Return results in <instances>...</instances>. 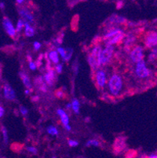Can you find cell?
Segmentation results:
<instances>
[{"label": "cell", "instance_id": "cell-38", "mask_svg": "<svg viewBox=\"0 0 157 158\" xmlns=\"http://www.w3.org/2000/svg\"><path fill=\"white\" fill-rule=\"evenodd\" d=\"M64 127L66 131H70L72 130V127L70 126V124H68V125L67 126H64Z\"/></svg>", "mask_w": 157, "mask_h": 158}, {"label": "cell", "instance_id": "cell-6", "mask_svg": "<svg viewBox=\"0 0 157 158\" xmlns=\"http://www.w3.org/2000/svg\"><path fill=\"white\" fill-rule=\"evenodd\" d=\"M95 81L99 89H103L107 84V75L103 69H97L95 72Z\"/></svg>", "mask_w": 157, "mask_h": 158}, {"label": "cell", "instance_id": "cell-40", "mask_svg": "<svg viewBox=\"0 0 157 158\" xmlns=\"http://www.w3.org/2000/svg\"><path fill=\"white\" fill-rule=\"evenodd\" d=\"M148 158H157V154H152L148 156Z\"/></svg>", "mask_w": 157, "mask_h": 158}, {"label": "cell", "instance_id": "cell-3", "mask_svg": "<svg viewBox=\"0 0 157 158\" xmlns=\"http://www.w3.org/2000/svg\"><path fill=\"white\" fill-rule=\"evenodd\" d=\"M151 74H152L151 70L147 67L146 62L144 60L135 64L134 75L137 78L145 80V79L149 78Z\"/></svg>", "mask_w": 157, "mask_h": 158}, {"label": "cell", "instance_id": "cell-19", "mask_svg": "<svg viewBox=\"0 0 157 158\" xmlns=\"http://www.w3.org/2000/svg\"><path fill=\"white\" fill-rule=\"evenodd\" d=\"M109 21L112 24H124L126 21V20L123 17H120V16L118 15H112V17H110L109 18Z\"/></svg>", "mask_w": 157, "mask_h": 158}, {"label": "cell", "instance_id": "cell-1", "mask_svg": "<svg viewBox=\"0 0 157 158\" xmlns=\"http://www.w3.org/2000/svg\"><path fill=\"white\" fill-rule=\"evenodd\" d=\"M108 87L111 94L113 96L119 95L123 89V77L118 73L112 75L108 81Z\"/></svg>", "mask_w": 157, "mask_h": 158}, {"label": "cell", "instance_id": "cell-36", "mask_svg": "<svg viewBox=\"0 0 157 158\" xmlns=\"http://www.w3.org/2000/svg\"><path fill=\"white\" fill-rule=\"evenodd\" d=\"M39 99V95H35L31 97V100H32L33 102H38Z\"/></svg>", "mask_w": 157, "mask_h": 158}, {"label": "cell", "instance_id": "cell-35", "mask_svg": "<svg viewBox=\"0 0 157 158\" xmlns=\"http://www.w3.org/2000/svg\"><path fill=\"white\" fill-rule=\"evenodd\" d=\"M42 47V44H40L39 42H35L34 44H33V47H34V50L35 51H39L40 48H41Z\"/></svg>", "mask_w": 157, "mask_h": 158}, {"label": "cell", "instance_id": "cell-32", "mask_svg": "<svg viewBox=\"0 0 157 158\" xmlns=\"http://www.w3.org/2000/svg\"><path fill=\"white\" fill-rule=\"evenodd\" d=\"M28 67H29L30 69L32 70V71H35V70L37 69L36 63L33 62V61H30V62L28 63Z\"/></svg>", "mask_w": 157, "mask_h": 158}, {"label": "cell", "instance_id": "cell-18", "mask_svg": "<svg viewBox=\"0 0 157 158\" xmlns=\"http://www.w3.org/2000/svg\"><path fill=\"white\" fill-rule=\"evenodd\" d=\"M87 61H88L89 64H90V68L93 69V71H97L98 69V64H97V59L95 58L94 57L91 55V54H89L88 56H87Z\"/></svg>", "mask_w": 157, "mask_h": 158}, {"label": "cell", "instance_id": "cell-45", "mask_svg": "<svg viewBox=\"0 0 157 158\" xmlns=\"http://www.w3.org/2000/svg\"><path fill=\"white\" fill-rule=\"evenodd\" d=\"M142 158H148V157H142Z\"/></svg>", "mask_w": 157, "mask_h": 158}, {"label": "cell", "instance_id": "cell-34", "mask_svg": "<svg viewBox=\"0 0 157 158\" xmlns=\"http://www.w3.org/2000/svg\"><path fill=\"white\" fill-rule=\"evenodd\" d=\"M55 94H56V96H57V98H64V93L63 92L62 90H60H60H56Z\"/></svg>", "mask_w": 157, "mask_h": 158}, {"label": "cell", "instance_id": "cell-29", "mask_svg": "<svg viewBox=\"0 0 157 158\" xmlns=\"http://www.w3.org/2000/svg\"><path fill=\"white\" fill-rule=\"evenodd\" d=\"M68 144L71 147H76V146L79 145V142L76 140H73V139H68Z\"/></svg>", "mask_w": 157, "mask_h": 158}, {"label": "cell", "instance_id": "cell-11", "mask_svg": "<svg viewBox=\"0 0 157 158\" xmlns=\"http://www.w3.org/2000/svg\"><path fill=\"white\" fill-rule=\"evenodd\" d=\"M3 92L4 97L7 100H14L16 98L15 92H14V89L9 85V84H5L3 87Z\"/></svg>", "mask_w": 157, "mask_h": 158}, {"label": "cell", "instance_id": "cell-17", "mask_svg": "<svg viewBox=\"0 0 157 158\" xmlns=\"http://www.w3.org/2000/svg\"><path fill=\"white\" fill-rule=\"evenodd\" d=\"M20 77H21V80H22V82H23V84H24V85L25 86V87H27L28 90H29V89H31L32 85H31V80H30L29 77H28V75L26 74L25 73L21 72V73H20Z\"/></svg>", "mask_w": 157, "mask_h": 158}, {"label": "cell", "instance_id": "cell-28", "mask_svg": "<svg viewBox=\"0 0 157 158\" xmlns=\"http://www.w3.org/2000/svg\"><path fill=\"white\" fill-rule=\"evenodd\" d=\"M2 135H3L4 143L6 144V143H8V134H7L6 128L5 127H2Z\"/></svg>", "mask_w": 157, "mask_h": 158}, {"label": "cell", "instance_id": "cell-24", "mask_svg": "<svg viewBox=\"0 0 157 158\" xmlns=\"http://www.w3.org/2000/svg\"><path fill=\"white\" fill-rule=\"evenodd\" d=\"M86 146H100V142L96 139H90V140H88L86 142Z\"/></svg>", "mask_w": 157, "mask_h": 158}, {"label": "cell", "instance_id": "cell-26", "mask_svg": "<svg viewBox=\"0 0 157 158\" xmlns=\"http://www.w3.org/2000/svg\"><path fill=\"white\" fill-rule=\"evenodd\" d=\"M66 54H65V58H64V61H68L69 60L71 59L72 55L73 54V50L72 48H67L65 49Z\"/></svg>", "mask_w": 157, "mask_h": 158}, {"label": "cell", "instance_id": "cell-16", "mask_svg": "<svg viewBox=\"0 0 157 158\" xmlns=\"http://www.w3.org/2000/svg\"><path fill=\"white\" fill-rule=\"evenodd\" d=\"M47 56H48V58L52 63L54 64H59V54L57 53V51H50V52L47 54Z\"/></svg>", "mask_w": 157, "mask_h": 158}, {"label": "cell", "instance_id": "cell-8", "mask_svg": "<svg viewBox=\"0 0 157 158\" xmlns=\"http://www.w3.org/2000/svg\"><path fill=\"white\" fill-rule=\"evenodd\" d=\"M2 24H3V28H5L6 31L7 32L10 36L14 37L16 36V29L15 28L13 25L12 22L8 18L5 17L3 18V21H2Z\"/></svg>", "mask_w": 157, "mask_h": 158}, {"label": "cell", "instance_id": "cell-44", "mask_svg": "<svg viewBox=\"0 0 157 158\" xmlns=\"http://www.w3.org/2000/svg\"><path fill=\"white\" fill-rule=\"evenodd\" d=\"M52 158H57V157H56V156H53V157H52Z\"/></svg>", "mask_w": 157, "mask_h": 158}, {"label": "cell", "instance_id": "cell-37", "mask_svg": "<svg viewBox=\"0 0 157 158\" xmlns=\"http://www.w3.org/2000/svg\"><path fill=\"white\" fill-rule=\"evenodd\" d=\"M4 112H5L4 111V109L2 107V106H0V117H2V116H3Z\"/></svg>", "mask_w": 157, "mask_h": 158}, {"label": "cell", "instance_id": "cell-20", "mask_svg": "<svg viewBox=\"0 0 157 158\" xmlns=\"http://www.w3.org/2000/svg\"><path fill=\"white\" fill-rule=\"evenodd\" d=\"M24 34L26 36L32 37L35 35V29L33 27L31 26V24L25 23L24 25Z\"/></svg>", "mask_w": 157, "mask_h": 158}, {"label": "cell", "instance_id": "cell-22", "mask_svg": "<svg viewBox=\"0 0 157 158\" xmlns=\"http://www.w3.org/2000/svg\"><path fill=\"white\" fill-rule=\"evenodd\" d=\"M157 60V47L155 48H152L151 50L150 54L148 56V61L149 62H155Z\"/></svg>", "mask_w": 157, "mask_h": 158}, {"label": "cell", "instance_id": "cell-7", "mask_svg": "<svg viewBox=\"0 0 157 158\" xmlns=\"http://www.w3.org/2000/svg\"><path fill=\"white\" fill-rule=\"evenodd\" d=\"M44 79V81L47 84V85L52 87L54 85V83H55L56 80V73L55 70L54 69H47V72L46 73V74L44 75L43 77Z\"/></svg>", "mask_w": 157, "mask_h": 158}, {"label": "cell", "instance_id": "cell-43", "mask_svg": "<svg viewBox=\"0 0 157 158\" xmlns=\"http://www.w3.org/2000/svg\"><path fill=\"white\" fill-rule=\"evenodd\" d=\"M24 92H25L26 94H28L30 93V90L28 89V90H25V91H24Z\"/></svg>", "mask_w": 157, "mask_h": 158}, {"label": "cell", "instance_id": "cell-31", "mask_svg": "<svg viewBox=\"0 0 157 158\" xmlns=\"http://www.w3.org/2000/svg\"><path fill=\"white\" fill-rule=\"evenodd\" d=\"M27 150H28L29 153H32V154H36L37 153V149L34 146H28L27 147Z\"/></svg>", "mask_w": 157, "mask_h": 158}, {"label": "cell", "instance_id": "cell-10", "mask_svg": "<svg viewBox=\"0 0 157 158\" xmlns=\"http://www.w3.org/2000/svg\"><path fill=\"white\" fill-rule=\"evenodd\" d=\"M124 38H125V34H124V31H121V32H119V34H117V35H115L114 37L111 38L110 40H107L105 43V45L113 46L114 44H119V43H121L122 41H123Z\"/></svg>", "mask_w": 157, "mask_h": 158}, {"label": "cell", "instance_id": "cell-25", "mask_svg": "<svg viewBox=\"0 0 157 158\" xmlns=\"http://www.w3.org/2000/svg\"><path fill=\"white\" fill-rule=\"evenodd\" d=\"M24 25H25V22H24L22 19L18 20L17 24V28H16V31L20 32V31L22 30V28L24 27Z\"/></svg>", "mask_w": 157, "mask_h": 158}, {"label": "cell", "instance_id": "cell-27", "mask_svg": "<svg viewBox=\"0 0 157 158\" xmlns=\"http://www.w3.org/2000/svg\"><path fill=\"white\" fill-rule=\"evenodd\" d=\"M57 53L60 54V57H62V59L64 60V58H65V54H66L65 49L63 48V47H59L57 48Z\"/></svg>", "mask_w": 157, "mask_h": 158}, {"label": "cell", "instance_id": "cell-23", "mask_svg": "<svg viewBox=\"0 0 157 158\" xmlns=\"http://www.w3.org/2000/svg\"><path fill=\"white\" fill-rule=\"evenodd\" d=\"M48 134H50V135H58V130L56 127L53 125H50L47 129Z\"/></svg>", "mask_w": 157, "mask_h": 158}, {"label": "cell", "instance_id": "cell-12", "mask_svg": "<svg viewBox=\"0 0 157 158\" xmlns=\"http://www.w3.org/2000/svg\"><path fill=\"white\" fill-rule=\"evenodd\" d=\"M34 83L35 84V86H36V87H38L41 91H43V92L44 93L47 92V85L45 83V81H44V79H43V77H41V76H38V77H35V78Z\"/></svg>", "mask_w": 157, "mask_h": 158}, {"label": "cell", "instance_id": "cell-42", "mask_svg": "<svg viewBox=\"0 0 157 158\" xmlns=\"http://www.w3.org/2000/svg\"><path fill=\"white\" fill-rule=\"evenodd\" d=\"M4 6H5V4H4L3 2H0V8H1V9H3Z\"/></svg>", "mask_w": 157, "mask_h": 158}, {"label": "cell", "instance_id": "cell-15", "mask_svg": "<svg viewBox=\"0 0 157 158\" xmlns=\"http://www.w3.org/2000/svg\"><path fill=\"white\" fill-rule=\"evenodd\" d=\"M57 113L59 116V117H60V121H61V123H63V125L64 126L68 125L69 117H68V115L66 113V112L64 111V110H62V109H58V110H57Z\"/></svg>", "mask_w": 157, "mask_h": 158}, {"label": "cell", "instance_id": "cell-33", "mask_svg": "<svg viewBox=\"0 0 157 158\" xmlns=\"http://www.w3.org/2000/svg\"><path fill=\"white\" fill-rule=\"evenodd\" d=\"M20 112H21V114H22L23 116H26V115L28 114V110H27V109H26V108L23 106H20Z\"/></svg>", "mask_w": 157, "mask_h": 158}, {"label": "cell", "instance_id": "cell-2", "mask_svg": "<svg viewBox=\"0 0 157 158\" xmlns=\"http://www.w3.org/2000/svg\"><path fill=\"white\" fill-rule=\"evenodd\" d=\"M114 54V47L112 45H105V48L102 49L101 55L98 59V67L107 65L111 62L112 56Z\"/></svg>", "mask_w": 157, "mask_h": 158}, {"label": "cell", "instance_id": "cell-13", "mask_svg": "<svg viewBox=\"0 0 157 158\" xmlns=\"http://www.w3.org/2000/svg\"><path fill=\"white\" fill-rule=\"evenodd\" d=\"M135 40H136V37L134 34L130 33V34H128L127 35L125 36L124 42H123V44H124V47L126 50H129L132 47V46H134L135 43Z\"/></svg>", "mask_w": 157, "mask_h": 158}, {"label": "cell", "instance_id": "cell-41", "mask_svg": "<svg viewBox=\"0 0 157 158\" xmlns=\"http://www.w3.org/2000/svg\"><path fill=\"white\" fill-rule=\"evenodd\" d=\"M17 3H18V4H22V3H24V0H17Z\"/></svg>", "mask_w": 157, "mask_h": 158}, {"label": "cell", "instance_id": "cell-30", "mask_svg": "<svg viewBox=\"0 0 157 158\" xmlns=\"http://www.w3.org/2000/svg\"><path fill=\"white\" fill-rule=\"evenodd\" d=\"M63 71V64L59 63V64H56L55 66V72L57 73V74H60Z\"/></svg>", "mask_w": 157, "mask_h": 158}, {"label": "cell", "instance_id": "cell-14", "mask_svg": "<svg viewBox=\"0 0 157 158\" xmlns=\"http://www.w3.org/2000/svg\"><path fill=\"white\" fill-rule=\"evenodd\" d=\"M123 30L121 29V28H111L110 29L108 30L107 32L104 35L103 38L104 40H105V41H107V40H110L111 38H112V37H114L115 35H117V34H119V32H121V31H123Z\"/></svg>", "mask_w": 157, "mask_h": 158}, {"label": "cell", "instance_id": "cell-9", "mask_svg": "<svg viewBox=\"0 0 157 158\" xmlns=\"http://www.w3.org/2000/svg\"><path fill=\"white\" fill-rule=\"evenodd\" d=\"M19 14L21 17L22 18V20L25 23L28 24H32L34 22V18L31 13L28 10L25 9V8H22V9L19 10Z\"/></svg>", "mask_w": 157, "mask_h": 158}, {"label": "cell", "instance_id": "cell-21", "mask_svg": "<svg viewBox=\"0 0 157 158\" xmlns=\"http://www.w3.org/2000/svg\"><path fill=\"white\" fill-rule=\"evenodd\" d=\"M72 110H73L75 113L78 114V113H80V103L79 102L77 98H74L72 101Z\"/></svg>", "mask_w": 157, "mask_h": 158}, {"label": "cell", "instance_id": "cell-39", "mask_svg": "<svg viewBox=\"0 0 157 158\" xmlns=\"http://www.w3.org/2000/svg\"><path fill=\"white\" fill-rule=\"evenodd\" d=\"M66 109H67L68 110H72V103H68L67 105H66Z\"/></svg>", "mask_w": 157, "mask_h": 158}, {"label": "cell", "instance_id": "cell-5", "mask_svg": "<svg viewBox=\"0 0 157 158\" xmlns=\"http://www.w3.org/2000/svg\"><path fill=\"white\" fill-rule=\"evenodd\" d=\"M144 44L147 48L151 49L157 47V32L153 31L146 33L144 39Z\"/></svg>", "mask_w": 157, "mask_h": 158}, {"label": "cell", "instance_id": "cell-4", "mask_svg": "<svg viewBox=\"0 0 157 158\" xmlns=\"http://www.w3.org/2000/svg\"><path fill=\"white\" fill-rule=\"evenodd\" d=\"M145 54H144V48L142 46H135L131 51L130 52V58L132 62L137 63L143 61Z\"/></svg>", "mask_w": 157, "mask_h": 158}]
</instances>
